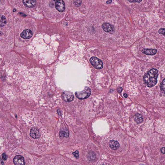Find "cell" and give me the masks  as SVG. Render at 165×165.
Returning a JSON list of instances; mask_svg holds the SVG:
<instances>
[{
    "label": "cell",
    "mask_w": 165,
    "mask_h": 165,
    "mask_svg": "<svg viewBox=\"0 0 165 165\" xmlns=\"http://www.w3.org/2000/svg\"><path fill=\"white\" fill-rule=\"evenodd\" d=\"M103 146L108 151L114 154L123 153L126 148V146L123 140L114 137H109L105 139Z\"/></svg>",
    "instance_id": "cell-1"
},
{
    "label": "cell",
    "mask_w": 165,
    "mask_h": 165,
    "mask_svg": "<svg viewBox=\"0 0 165 165\" xmlns=\"http://www.w3.org/2000/svg\"><path fill=\"white\" fill-rule=\"evenodd\" d=\"M158 72V70L153 69L145 74L144 77V81L148 87L152 88L157 84Z\"/></svg>",
    "instance_id": "cell-2"
},
{
    "label": "cell",
    "mask_w": 165,
    "mask_h": 165,
    "mask_svg": "<svg viewBox=\"0 0 165 165\" xmlns=\"http://www.w3.org/2000/svg\"><path fill=\"white\" fill-rule=\"evenodd\" d=\"M91 93L90 89L88 87H86L84 90L80 92H76L75 95L76 97L80 99H85L90 96Z\"/></svg>",
    "instance_id": "cell-3"
},
{
    "label": "cell",
    "mask_w": 165,
    "mask_h": 165,
    "mask_svg": "<svg viewBox=\"0 0 165 165\" xmlns=\"http://www.w3.org/2000/svg\"><path fill=\"white\" fill-rule=\"evenodd\" d=\"M91 64L95 69L97 70L102 69L103 67V62L96 57H92L90 60Z\"/></svg>",
    "instance_id": "cell-4"
},
{
    "label": "cell",
    "mask_w": 165,
    "mask_h": 165,
    "mask_svg": "<svg viewBox=\"0 0 165 165\" xmlns=\"http://www.w3.org/2000/svg\"><path fill=\"white\" fill-rule=\"evenodd\" d=\"M63 99L65 102H70L73 100L74 95L72 93L69 91H65L62 95Z\"/></svg>",
    "instance_id": "cell-5"
},
{
    "label": "cell",
    "mask_w": 165,
    "mask_h": 165,
    "mask_svg": "<svg viewBox=\"0 0 165 165\" xmlns=\"http://www.w3.org/2000/svg\"><path fill=\"white\" fill-rule=\"evenodd\" d=\"M33 33L30 29H25L21 33V37L24 39H29L33 36Z\"/></svg>",
    "instance_id": "cell-6"
},
{
    "label": "cell",
    "mask_w": 165,
    "mask_h": 165,
    "mask_svg": "<svg viewBox=\"0 0 165 165\" xmlns=\"http://www.w3.org/2000/svg\"><path fill=\"white\" fill-rule=\"evenodd\" d=\"M55 7L59 12H63L65 10V4L64 1L63 0L56 1Z\"/></svg>",
    "instance_id": "cell-7"
},
{
    "label": "cell",
    "mask_w": 165,
    "mask_h": 165,
    "mask_svg": "<svg viewBox=\"0 0 165 165\" xmlns=\"http://www.w3.org/2000/svg\"><path fill=\"white\" fill-rule=\"evenodd\" d=\"M13 163L15 165H25L24 158L20 155H17L14 157Z\"/></svg>",
    "instance_id": "cell-8"
},
{
    "label": "cell",
    "mask_w": 165,
    "mask_h": 165,
    "mask_svg": "<svg viewBox=\"0 0 165 165\" xmlns=\"http://www.w3.org/2000/svg\"><path fill=\"white\" fill-rule=\"evenodd\" d=\"M30 136L34 139H38L40 136L39 130L37 128L33 127L31 129L30 133Z\"/></svg>",
    "instance_id": "cell-9"
},
{
    "label": "cell",
    "mask_w": 165,
    "mask_h": 165,
    "mask_svg": "<svg viewBox=\"0 0 165 165\" xmlns=\"http://www.w3.org/2000/svg\"><path fill=\"white\" fill-rule=\"evenodd\" d=\"M102 27L103 30L106 32L112 33L114 31V27L112 25L108 23H105L103 24Z\"/></svg>",
    "instance_id": "cell-10"
},
{
    "label": "cell",
    "mask_w": 165,
    "mask_h": 165,
    "mask_svg": "<svg viewBox=\"0 0 165 165\" xmlns=\"http://www.w3.org/2000/svg\"><path fill=\"white\" fill-rule=\"evenodd\" d=\"M142 52L147 55H154L157 52L156 49H144L142 51Z\"/></svg>",
    "instance_id": "cell-11"
},
{
    "label": "cell",
    "mask_w": 165,
    "mask_h": 165,
    "mask_svg": "<svg viewBox=\"0 0 165 165\" xmlns=\"http://www.w3.org/2000/svg\"><path fill=\"white\" fill-rule=\"evenodd\" d=\"M23 2L25 6L27 7H33L36 4L35 0H25L23 1Z\"/></svg>",
    "instance_id": "cell-12"
},
{
    "label": "cell",
    "mask_w": 165,
    "mask_h": 165,
    "mask_svg": "<svg viewBox=\"0 0 165 165\" xmlns=\"http://www.w3.org/2000/svg\"><path fill=\"white\" fill-rule=\"evenodd\" d=\"M134 119L137 124L142 123L143 121V116L139 114H136L134 116Z\"/></svg>",
    "instance_id": "cell-13"
},
{
    "label": "cell",
    "mask_w": 165,
    "mask_h": 165,
    "mask_svg": "<svg viewBox=\"0 0 165 165\" xmlns=\"http://www.w3.org/2000/svg\"><path fill=\"white\" fill-rule=\"evenodd\" d=\"M7 22L6 18L5 16L2 14L0 15V25L1 28L5 26Z\"/></svg>",
    "instance_id": "cell-14"
},
{
    "label": "cell",
    "mask_w": 165,
    "mask_h": 165,
    "mask_svg": "<svg viewBox=\"0 0 165 165\" xmlns=\"http://www.w3.org/2000/svg\"><path fill=\"white\" fill-rule=\"evenodd\" d=\"M59 136L60 137H68L69 136V132L68 130L61 131L60 132Z\"/></svg>",
    "instance_id": "cell-15"
},
{
    "label": "cell",
    "mask_w": 165,
    "mask_h": 165,
    "mask_svg": "<svg viewBox=\"0 0 165 165\" xmlns=\"http://www.w3.org/2000/svg\"><path fill=\"white\" fill-rule=\"evenodd\" d=\"M160 88L162 93L165 95V78L161 83Z\"/></svg>",
    "instance_id": "cell-16"
},
{
    "label": "cell",
    "mask_w": 165,
    "mask_h": 165,
    "mask_svg": "<svg viewBox=\"0 0 165 165\" xmlns=\"http://www.w3.org/2000/svg\"><path fill=\"white\" fill-rule=\"evenodd\" d=\"M159 33L165 37V28H162L159 29Z\"/></svg>",
    "instance_id": "cell-17"
},
{
    "label": "cell",
    "mask_w": 165,
    "mask_h": 165,
    "mask_svg": "<svg viewBox=\"0 0 165 165\" xmlns=\"http://www.w3.org/2000/svg\"><path fill=\"white\" fill-rule=\"evenodd\" d=\"M2 159L4 160H6L7 159V157L6 154L5 153H3L2 154Z\"/></svg>",
    "instance_id": "cell-18"
},
{
    "label": "cell",
    "mask_w": 165,
    "mask_h": 165,
    "mask_svg": "<svg viewBox=\"0 0 165 165\" xmlns=\"http://www.w3.org/2000/svg\"><path fill=\"white\" fill-rule=\"evenodd\" d=\"M161 151L162 153L165 154V147H163L161 148Z\"/></svg>",
    "instance_id": "cell-19"
},
{
    "label": "cell",
    "mask_w": 165,
    "mask_h": 165,
    "mask_svg": "<svg viewBox=\"0 0 165 165\" xmlns=\"http://www.w3.org/2000/svg\"><path fill=\"white\" fill-rule=\"evenodd\" d=\"M73 154L74 155L75 157H78V152L77 151H76L75 152H73Z\"/></svg>",
    "instance_id": "cell-20"
},
{
    "label": "cell",
    "mask_w": 165,
    "mask_h": 165,
    "mask_svg": "<svg viewBox=\"0 0 165 165\" xmlns=\"http://www.w3.org/2000/svg\"><path fill=\"white\" fill-rule=\"evenodd\" d=\"M122 90H123V89H122V88H121V87H120V88H118V89H117V91L118 93H120L122 92Z\"/></svg>",
    "instance_id": "cell-21"
},
{
    "label": "cell",
    "mask_w": 165,
    "mask_h": 165,
    "mask_svg": "<svg viewBox=\"0 0 165 165\" xmlns=\"http://www.w3.org/2000/svg\"><path fill=\"white\" fill-rule=\"evenodd\" d=\"M142 1V0L129 1V2H137L138 3L140 2H141Z\"/></svg>",
    "instance_id": "cell-22"
},
{
    "label": "cell",
    "mask_w": 165,
    "mask_h": 165,
    "mask_svg": "<svg viewBox=\"0 0 165 165\" xmlns=\"http://www.w3.org/2000/svg\"><path fill=\"white\" fill-rule=\"evenodd\" d=\"M112 2V0H108L107 2V4H109L111 3Z\"/></svg>",
    "instance_id": "cell-23"
},
{
    "label": "cell",
    "mask_w": 165,
    "mask_h": 165,
    "mask_svg": "<svg viewBox=\"0 0 165 165\" xmlns=\"http://www.w3.org/2000/svg\"><path fill=\"white\" fill-rule=\"evenodd\" d=\"M58 110L59 111V112L57 111L58 113V114L59 115H61V112L60 110L59 109H58Z\"/></svg>",
    "instance_id": "cell-24"
},
{
    "label": "cell",
    "mask_w": 165,
    "mask_h": 165,
    "mask_svg": "<svg viewBox=\"0 0 165 165\" xmlns=\"http://www.w3.org/2000/svg\"><path fill=\"white\" fill-rule=\"evenodd\" d=\"M124 97L125 98H126L127 97V94H124Z\"/></svg>",
    "instance_id": "cell-25"
},
{
    "label": "cell",
    "mask_w": 165,
    "mask_h": 165,
    "mask_svg": "<svg viewBox=\"0 0 165 165\" xmlns=\"http://www.w3.org/2000/svg\"><path fill=\"white\" fill-rule=\"evenodd\" d=\"M106 165V164H100V165Z\"/></svg>",
    "instance_id": "cell-26"
}]
</instances>
